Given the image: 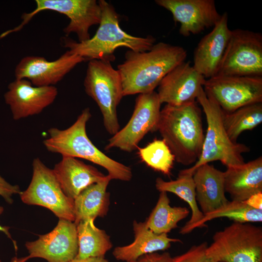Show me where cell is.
<instances>
[{
    "label": "cell",
    "mask_w": 262,
    "mask_h": 262,
    "mask_svg": "<svg viewBox=\"0 0 262 262\" xmlns=\"http://www.w3.org/2000/svg\"><path fill=\"white\" fill-rule=\"evenodd\" d=\"M21 192L18 185L10 184L0 175V195L6 202L12 204L13 202L12 196L15 194H20Z\"/></svg>",
    "instance_id": "4dcf8cb0"
},
{
    "label": "cell",
    "mask_w": 262,
    "mask_h": 262,
    "mask_svg": "<svg viewBox=\"0 0 262 262\" xmlns=\"http://www.w3.org/2000/svg\"><path fill=\"white\" fill-rule=\"evenodd\" d=\"M207 255L215 262H262V229L233 222L216 232Z\"/></svg>",
    "instance_id": "52a82bcc"
},
{
    "label": "cell",
    "mask_w": 262,
    "mask_h": 262,
    "mask_svg": "<svg viewBox=\"0 0 262 262\" xmlns=\"http://www.w3.org/2000/svg\"><path fill=\"white\" fill-rule=\"evenodd\" d=\"M134 241L129 245L115 247L114 258L120 261L129 262L150 253L168 249L172 243L181 242L180 240L168 237L167 234H156L149 229L145 222L133 223Z\"/></svg>",
    "instance_id": "7402d4cb"
},
{
    "label": "cell",
    "mask_w": 262,
    "mask_h": 262,
    "mask_svg": "<svg viewBox=\"0 0 262 262\" xmlns=\"http://www.w3.org/2000/svg\"><path fill=\"white\" fill-rule=\"evenodd\" d=\"M196 200L200 210L207 214L226 205L224 172L209 164L198 167L193 175Z\"/></svg>",
    "instance_id": "ffe728a7"
},
{
    "label": "cell",
    "mask_w": 262,
    "mask_h": 262,
    "mask_svg": "<svg viewBox=\"0 0 262 262\" xmlns=\"http://www.w3.org/2000/svg\"><path fill=\"white\" fill-rule=\"evenodd\" d=\"M186 50L182 47L160 42L145 51L129 50L117 69L124 96L153 92L173 68L185 61Z\"/></svg>",
    "instance_id": "6da1fadb"
},
{
    "label": "cell",
    "mask_w": 262,
    "mask_h": 262,
    "mask_svg": "<svg viewBox=\"0 0 262 262\" xmlns=\"http://www.w3.org/2000/svg\"><path fill=\"white\" fill-rule=\"evenodd\" d=\"M98 2L101 7V18L99 27L89 40L76 42L68 37L62 38L64 47L85 60H100L110 62L115 60V50L125 47L134 51L149 50L155 44L151 35L137 37L124 31L119 25L118 16L114 7L105 0Z\"/></svg>",
    "instance_id": "3957f363"
},
{
    "label": "cell",
    "mask_w": 262,
    "mask_h": 262,
    "mask_svg": "<svg viewBox=\"0 0 262 262\" xmlns=\"http://www.w3.org/2000/svg\"><path fill=\"white\" fill-rule=\"evenodd\" d=\"M52 170L64 193L73 200L87 187L108 176L95 167L71 157H63Z\"/></svg>",
    "instance_id": "d6986e66"
},
{
    "label": "cell",
    "mask_w": 262,
    "mask_h": 262,
    "mask_svg": "<svg viewBox=\"0 0 262 262\" xmlns=\"http://www.w3.org/2000/svg\"><path fill=\"white\" fill-rule=\"evenodd\" d=\"M31 182L20 193L22 201L28 205L42 206L50 210L59 219L74 222V200L66 195L52 170L38 158L33 162Z\"/></svg>",
    "instance_id": "ba28073f"
},
{
    "label": "cell",
    "mask_w": 262,
    "mask_h": 262,
    "mask_svg": "<svg viewBox=\"0 0 262 262\" xmlns=\"http://www.w3.org/2000/svg\"><path fill=\"white\" fill-rule=\"evenodd\" d=\"M243 202L253 209L262 210V192L252 195Z\"/></svg>",
    "instance_id": "d6a6232c"
},
{
    "label": "cell",
    "mask_w": 262,
    "mask_h": 262,
    "mask_svg": "<svg viewBox=\"0 0 262 262\" xmlns=\"http://www.w3.org/2000/svg\"><path fill=\"white\" fill-rule=\"evenodd\" d=\"M157 131L177 162L189 165L198 160L205 134L201 110L196 101L180 105L166 104L161 110Z\"/></svg>",
    "instance_id": "7a4b0ae2"
},
{
    "label": "cell",
    "mask_w": 262,
    "mask_h": 262,
    "mask_svg": "<svg viewBox=\"0 0 262 262\" xmlns=\"http://www.w3.org/2000/svg\"><path fill=\"white\" fill-rule=\"evenodd\" d=\"M8 88L4 99L16 120L41 113L58 95L55 86H35L26 79H16Z\"/></svg>",
    "instance_id": "e0dca14e"
},
{
    "label": "cell",
    "mask_w": 262,
    "mask_h": 262,
    "mask_svg": "<svg viewBox=\"0 0 262 262\" xmlns=\"http://www.w3.org/2000/svg\"><path fill=\"white\" fill-rule=\"evenodd\" d=\"M156 189L160 192L173 193L187 202L191 210L192 215L190 220L180 229H185L200 221L204 216L200 210L196 200L195 184L193 175L179 172L175 180L165 181L157 178L155 181Z\"/></svg>",
    "instance_id": "484cf974"
},
{
    "label": "cell",
    "mask_w": 262,
    "mask_h": 262,
    "mask_svg": "<svg viewBox=\"0 0 262 262\" xmlns=\"http://www.w3.org/2000/svg\"><path fill=\"white\" fill-rule=\"evenodd\" d=\"M155 3L170 12L175 22L180 23V33L188 37L213 27L220 20L214 0H156Z\"/></svg>",
    "instance_id": "9a60e30c"
},
{
    "label": "cell",
    "mask_w": 262,
    "mask_h": 262,
    "mask_svg": "<svg viewBox=\"0 0 262 262\" xmlns=\"http://www.w3.org/2000/svg\"><path fill=\"white\" fill-rule=\"evenodd\" d=\"M262 122V102L243 106L232 112L225 113L223 124L229 139L237 143L244 131L253 130Z\"/></svg>",
    "instance_id": "4316f807"
},
{
    "label": "cell",
    "mask_w": 262,
    "mask_h": 262,
    "mask_svg": "<svg viewBox=\"0 0 262 262\" xmlns=\"http://www.w3.org/2000/svg\"><path fill=\"white\" fill-rule=\"evenodd\" d=\"M69 262H109L104 257H88L82 259L75 258Z\"/></svg>",
    "instance_id": "836d02e7"
},
{
    "label": "cell",
    "mask_w": 262,
    "mask_h": 262,
    "mask_svg": "<svg viewBox=\"0 0 262 262\" xmlns=\"http://www.w3.org/2000/svg\"><path fill=\"white\" fill-rule=\"evenodd\" d=\"M220 217H227L236 222H260L262 221V210L253 209L243 201L232 200L223 207L204 215L202 219L196 224L180 229V233L187 234L196 228L205 227L207 222Z\"/></svg>",
    "instance_id": "83f0119b"
},
{
    "label": "cell",
    "mask_w": 262,
    "mask_h": 262,
    "mask_svg": "<svg viewBox=\"0 0 262 262\" xmlns=\"http://www.w3.org/2000/svg\"><path fill=\"white\" fill-rule=\"evenodd\" d=\"M206 79L189 62H183L170 71L158 85L161 103L180 105L196 102Z\"/></svg>",
    "instance_id": "2e32d148"
},
{
    "label": "cell",
    "mask_w": 262,
    "mask_h": 262,
    "mask_svg": "<svg viewBox=\"0 0 262 262\" xmlns=\"http://www.w3.org/2000/svg\"><path fill=\"white\" fill-rule=\"evenodd\" d=\"M94 220L87 219L76 225L78 252L75 258L104 257L112 247L109 236L95 226Z\"/></svg>",
    "instance_id": "cb8c5ba5"
},
{
    "label": "cell",
    "mask_w": 262,
    "mask_h": 262,
    "mask_svg": "<svg viewBox=\"0 0 262 262\" xmlns=\"http://www.w3.org/2000/svg\"><path fill=\"white\" fill-rule=\"evenodd\" d=\"M91 117L90 109L86 108L68 128L49 129V137L43 141L45 147L62 157L81 158L100 165L107 171L112 180L130 181L132 177L131 167L107 156L88 137L86 126Z\"/></svg>",
    "instance_id": "277c9868"
},
{
    "label": "cell",
    "mask_w": 262,
    "mask_h": 262,
    "mask_svg": "<svg viewBox=\"0 0 262 262\" xmlns=\"http://www.w3.org/2000/svg\"><path fill=\"white\" fill-rule=\"evenodd\" d=\"M189 214L186 207H172L167 194L161 192L157 202L145 222L147 227L156 234H167L178 227V223Z\"/></svg>",
    "instance_id": "d4e9b609"
},
{
    "label": "cell",
    "mask_w": 262,
    "mask_h": 262,
    "mask_svg": "<svg viewBox=\"0 0 262 262\" xmlns=\"http://www.w3.org/2000/svg\"><path fill=\"white\" fill-rule=\"evenodd\" d=\"M84 61L68 50L52 61L41 56H27L16 67V79H26L35 86H54Z\"/></svg>",
    "instance_id": "5bb4252c"
},
{
    "label": "cell",
    "mask_w": 262,
    "mask_h": 262,
    "mask_svg": "<svg viewBox=\"0 0 262 262\" xmlns=\"http://www.w3.org/2000/svg\"><path fill=\"white\" fill-rule=\"evenodd\" d=\"M205 114L207 128L201 153L198 160L190 168L180 172L193 175L199 166L216 161L227 168L238 166L245 162L242 155L250 148L246 145L233 142L228 136L223 124L224 112L201 88L196 98Z\"/></svg>",
    "instance_id": "5b68a950"
},
{
    "label": "cell",
    "mask_w": 262,
    "mask_h": 262,
    "mask_svg": "<svg viewBox=\"0 0 262 262\" xmlns=\"http://www.w3.org/2000/svg\"><path fill=\"white\" fill-rule=\"evenodd\" d=\"M161 103L153 91L137 97L132 115L122 129L108 140L106 150L114 148L131 152L149 132L157 131Z\"/></svg>",
    "instance_id": "7c38bea8"
},
{
    "label": "cell",
    "mask_w": 262,
    "mask_h": 262,
    "mask_svg": "<svg viewBox=\"0 0 262 262\" xmlns=\"http://www.w3.org/2000/svg\"><path fill=\"white\" fill-rule=\"evenodd\" d=\"M111 180L108 175L105 180L88 186L74 200L76 225L82 221L95 220L107 215L110 204L107 188Z\"/></svg>",
    "instance_id": "603a6c76"
},
{
    "label": "cell",
    "mask_w": 262,
    "mask_h": 262,
    "mask_svg": "<svg viewBox=\"0 0 262 262\" xmlns=\"http://www.w3.org/2000/svg\"><path fill=\"white\" fill-rule=\"evenodd\" d=\"M25 246L29 259L39 258L48 262H69L78 252L77 225L74 222L59 219L56 226L38 239L27 242Z\"/></svg>",
    "instance_id": "4fadbf2b"
},
{
    "label": "cell",
    "mask_w": 262,
    "mask_h": 262,
    "mask_svg": "<svg viewBox=\"0 0 262 262\" xmlns=\"http://www.w3.org/2000/svg\"><path fill=\"white\" fill-rule=\"evenodd\" d=\"M3 211V208L1 206H0V214H1L2 213ZM9 227L1 226L0 225V231H2L7 236V237H8L9 238L12 239L11 234L10 232H9Z\"/></svg>",
    "instance_id": "e575fe53"
},
{
    "label": "cell",
    "mask_w": 262,
    "mask_h": 262,
    "mask_svg": "<svg viewBox=\"0 0 262 262\" xmlns=\"http://www.w3.org/2000/svg\"><path fill=\"white\" fill-rule=\"evenodd\" d=\"M173 258L168 252H157L145 255L137 260L129 262H172Z\"/></svg>",
    "instance_id": "1f68e13d"
},
{
    "label": "cell",
    "mask_w": 262,
    "mask_h": 262,
    "mask_svg": "<svg viewBox=\"0 0 262 262\" xmlns=\"http://www.w3.org/2000/svg\"><path fill=\"white\" fill-rule=\"evenodd\" d=\"M203 88L225 113L262 102V77L216 75L206 79Z\"/></svg>",
    "instance_id": "8fae6325"
},
{
    "label": "cell",
    "mask_w": 262,
    "mask_h": 262,
    "mask_svg": "<svg viewBox=\"0 0 262 262\" xmlns=\"http://www.w3.org/2000/svg\"><path fill=\"white\" fill-rule=\"evenodd\" d=\"M137 148L140 159L148 166L170 175L175 158L164 140L155 139L145 147Z\"/></svg>",
    "instance_id": "f1b7e54d"
},
{
    "label": "cell",
    "mask_w": 262,
    "mask_h": 262,
    "mask_svg": "<svg viewBox=\"0 0 262 262\" xmlns=\"http://www.w3.org/2000/svg\"><path fill=\"white\" fill-rule=\"evenodd\" d=\"M35 3V9L24 13L21 23L4 32L5 36L21 30L35 15L44 10L55 11L68 17L69 23L64 29V32L66 36L71 33H76L79 42L89 40L90 27L99 25L101 20V7L96 0H36Z\"/></svg>",
    "instance_id": "9c48e42d"
},
{
    "label": "cell",
    "mask_w": 262,
    "mask_h": 262,
    "mask_svg": "<svg viewBox=\"0 0 262 262\" xmlns=\"http://www.w3.org/2000/svg\"><path fill=\"white\" fill-rule=\"evenodd\" d=\"M225 192L232 200L243 201L262 192V157L227 168L224 172Z\"/></svg>",
    "instance_id": "44dd1931"
},
{
    "label": "cell",
    "mask_w": 262,
    "mask_h": 262,
    "mask_svg": "<svg viewBox=\"0 0 262 262\" xmlns=\"http://www.w3.org/2000/svg\"><path fill=\"white\" fill-rule=\"evenodd\" d=\"M208 246L206 242L193 246L183 254L173 258L172 262H215L206 253Z\"/></svg>",
    "instance_id": "f546056e"
},
{
    "label": "cell",
    "mask_w": 262,
    "mask_h": 262,
    "mask_svg": "<svg viewBox=\"0 0 262 262\" xmlns=\"http://www.w3.org/2000/svg\"><path fill=\"white\" fill-rule=\"evenodd\" d=\"M217 75L262 77V34L231 30Z\"/></svg>",
    "instance_id": "30bf717a"
},
{
    "label": "cell",
    "mask_w": 262,
    "mask_h": 262,
    "mask_svg": "<svg viewBox=\"0 0 262 262\" xmlns=\"http://www.w3.org/2000/svg\"><path fill=\"white\" fill-rule=\"evenodd\" d=\"M29 259L28 256L20 258L14 257L12 259L11 262H26Z\"/></svg>",
    "instance_id": "d590c367"
},
{
    "label": "cell",
    "mask_w": 262,
    "mask_h": 262,
    "mask_svg": "<svg viewBox=\"0 0 262 262\" xmlns=\"http://www.w3.org/2000/svg\"><path fill=\"white\" fill-rule=\"evenodd\" d=\"M83 85L85 93L98 105L107 131L113 135L120 128L117 107L123 97L121 79L111 62L88 61Z\"/></svg>",
    "instance_id": "8992f818"
},
{
    "label": "cell",
    "mask_w": 262,
    "mask_h": 262,
    "mask_svg": "<svg viewBox=\"0 0 262 262\" xmlns=\"http://www.w3.org/2000/svg\"><path fill=\"white\" fill-rule=\"evenodd\" d=\"M231 32L228 27V15L224 12L195 48L193 66L206 79L217 75Z\"/></svg>",
    "instance_id": "ac0fdd59"
}]
</instances>
